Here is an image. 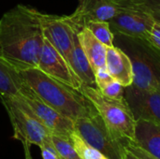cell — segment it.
Masks as SVG:
<instances>
[{"mask_svg":"<svg viewBox=\"0 0 160 159\" xmlns=\"http://www.w3.org/2000/svg\"><path fill=\"white\" fill-rule=\"evenodd\" d=\"M44 40L38 10L17 5L0 19V57L16 70L38 67Z\"/></svg>","mask_w":160,"mask_h":159,"instance_id":"cell-1","label":"cell"},{"mask_svg":"<svg viewBox=\"0 0 160 159\" xmlns=\"http://www.w3.org/2000/svg\"><path fill=\"white\" fill-rule=\"evenodd\" d=\"M18 72L22 81L43 102L73 122L98 112L80 91L52 78L40 69L36 67Z\"/></svg>","mask_w":160,"mask_h":159,"instance_id":"cell-2","label":"cell"},{"mask_svg":"<svg viewBox=\"0 0 160 159\" xmlns=\"http://www.w3.org/2000/svg\"><path fill=\"white\" fill-rule=\"evenodd\" d=\"M80 92L94 105L109 130L115 136L133 141L135 118L126 101L105 97L97 87L82 84Z\"/></svg>","mask_w":160,"mask_h":159,"instance_id":"cell-3","label":"cell"},{"mask_svg":"<svg viewBox=\"0 0 160 159\" xmlns=\"http://www.w3.org/2000/svg\"><path fill=\"white\" fill-rule=\"evenodd\" d=\"M0 98L8 115L15 140L39 147L51 139L52 133L37 119L19 97L0 95Z\"/></svg>","mask_w":160,"mask_h":159,"instance_id":"cell-4","label":"cell"},{"mask_svg":"<svg viewBox=\"0 0 160 159\" xmlns=\"http://www.w3.org/2000/svg\"><path fill=\"white\" fill-rule=\"evenodd\" d=\"M74 130L84 142L98 149L107 158L124 159L127 145L130 141L112 134L98 112L75 120Z\"/></svg>","mask_w":160,"mask_h":159,"instance_id":"cell-5","label":"cell"},{"mask_svg":"<svg viewBox=\"0 0 160 159\" xmlns=\"http://www.w3.org/2000/svg\"><path fill=\"white\" fill-rule=\"evenodd\" d=\"M18 97L52 135L70 137L71 133L74 132V122L43 102L24 82Z\"/></svg>","mask_w":160,"mask_h":159,"instance_id":"cell-6","label":"cell"},{"mask_svg":"<svg viewBox=\"0 0 160 159\" xmlns=\"http://www.w3.org/2000/svg\"><path fill=\"white\" fill-rule=\"evenodd\" d=\"M44 37L68 62L78 31L68 16H57L38 11Z\"/></svg>","mask_w":160,"mask_h":159,"instance_id":"cell-7","label":"cell"},{"mask_svg":"<svg viewBox=\"0 0 160 159\" xmlns=\"http://www.w3.org/2000/svg\"><path fill=\"white\" fill-rule=\"evenodd\" d=\"M37 68L75 90H81L82 82L66 58L45 37Z\"/></svg>","mask_w":160,"mask_h":159,"instance_id":"cell-8","label":"cell"},{"mask_svg":"<svg viewBox=\"0 0 160 159\" xmlns=\"http://www.w3.org/2000/svg\"><path fill=\"white\" fill-rule=\"evenodd\" d=\"M121 7V10L109 21L111 29L121 36L150 41V33L156 22L154 19L139 9Z\"/></svg>","mask_w":160,"mask_h":159,"instance_id":"cell-9","label":"cell"},{"mask_svg":"<svg viewBox=\"0 0 160 159\" xmlns=\"http://www.w3.org/2000/svg\"><path fill=\"white\" fill-rule=\"evenodd\" d=\"M76 10L68 15L75 29L79 32L89 21L112 20L122 8L117 0H78Z\"/></svg>","mask_w":160,"mask_h":159,"instance_id":"cell-10","label":"cell"},{"mask_svg":"<svg viewBox=\"0 0 160 159\" xmlns=\"http://www.w3.org/2000/svg\"><path fill=\"white\" fill-rule=\"evenodd\" d=\"M125 98L135 120L146 119L160 125V93L144 91L133 84L125 87Z\"/></svg>","mask_w":160,"mask_h":159,"instance_id":"cell-11","label":"cell"},{"mask_svg":"<svg viewBox=\"0 0 160 159\" xmlns=\"http://www.w3.org/2000/svg\"><path fill=\"white\" fill-rule=\"evenodd\" d=\"M106 68L124 87L133 83V65L128 54L119 47H107Z\"/></svg>","mask_w":160,"mask_h":159,"instance_id":"cell-12","label":"cell"},{"mask_svg":"<svg viewBox=\"0 0 160 159\" xmlns=\"http://www.w3.org/2000/svg\"><path fill=\"white\" fill-rule=\"evenodd\" d=\"M132 142L153 157L160 159V125L146 119H137Z\"/></svg>","mask_w":160,"mask_h":159,"instance_id":"cell-13","label":"cell"},{"mask_svg":"<svg viewBox=\"0 0 160 159\" xmlns=\"http://www.w3.org/2000/svg\"><path fill=\"white\" fill-rule=\"evenodd\" d=\"M78 38L94 72L106 68L107 46L100 42L86 27L78 32Z\"/></svg>","mask_w":160,"mask_h":159,"instance_id":"cell-14","label":"cell"},{"mask_svg":"<svg viewBox=\"0 0 160 159\" xmlns=\"http://www.w3.org/2000/svg\"><path fill=\"white\" fill-rule=\"evenodd\" d=\"M68 63L72 67L73 71L76 73V75L82 82V84L97 87L96 80H95V72L80 44L78 38V33L74 37V44Z\"/></svg>","mask_w":160,"mask_h":159,"instance_id":"cell-15","label":"cell"},{"mask_svg":"<svg viewBox=\"0 0 160 159\" xmlns=\"http://www.w3.org/2000/svg\"><path fill=\"white\" fill-rule=\"evenodd\" d=\"M18 70L9 66L0 57V95L8 97H18L22 86Z\"/></svg>","mask_w":160,"mask_h":159,"instance_id":"cell-16","label":"cell"},{"mask_svg":"<svg viewBox=\"0 0 160 159\" xmlns=\"http://www.w3.org/2000/svg\"><path fill=\"white\" fill-rule=\"evenodd\" d=\"M95 80L97 88L107 97L124 100L125 87L115 79H113L107 68H101L95 72Z\"/></svg>","mask_w":160,"mask_h":159,"instance_id":"cell-17","label":"cell"},{"mask_svg":"<svg viewBox=\"0 0 160 159\" xmlns=\"http://www.w3.org/2000/svg\"><path fill=\"white\" fill-rule=\"evenodd\" d=\"M123 7H129L143 11L156 22L160 23V2L159 0H117Z\"/></svg>","mask_w":160,"mask_h":159,"instance_id":"cell-18","label":"cell"},{"mask_svg":"<svg viewBox=\"0 0 160 159\" xmlns=\"http://www.w3.org/2000/svg\"><path fill=\"white\" fill-rule=\"evenodd\" d=\"M84 27L89 29L91 33L107 47L114 46V36L112 32L109 22L106 21H89Z\"/></svg>","mask_w":160,"mask_h":159,"instance_id":"cell-19","label":"cell"},{"mask_svg":"<svg viewBox=\"0 0 160 159\" xmlns=\"http://www.w3.org/2000/svg\"><path fill=\"white\" fill-rule=\"evenodd\" d=\"M70 141L81 159H109L95 147L88 144L74 130L70 135Z\"/></svg>","mask_w":160,"mask_h":159,"instance_id":"cell-20","label":"cell"},{"mask_svg":"<svg viewBox=\"0 0 160 159\" xmlns=\"http://www.w3.org/2000/svg\"><path fill=\"white\" fill-rule=\"evenodd\" d=\"M51 140L57 152L59 159H81L69 137L52 134Z\"/></svg>","mask_w":160,"mask_h":159,"instance_id":"cell-21","label":"cell"},{"mask_svg":"<svg viewBox=\"0 0 160 159\" xmlns=\"http://www.w3.org/2000/svg\"><path fill=\"white\" fill-rule=\"evenodd\" d=\"M42 159H59L57 155V152L52 142V140L50 139L47 142L39 146Z\"/></svg>","mask_w":160,"mask_h":159,"instance_id":"cell-22","label":"cell"},{"mask_svg":"<svg viewBox=\"0 0 160 159\" xmlns=\"http://www.w3.org/2000/svg\"><path fill=\"white\" fill-rule=\"evenodd\" d=\"M127 150L129 151L130 153H132L133 155H135L136 157H138L140 159H158L153 157L152 155H150L149 153H147L143 149L140 148L132 141H130L128 142V144L127 145Z\"/></svg>","mask_w":160,"mask_h":159,"instance_id":"cell-23","label":"cell"},{"mask_svg":"<svg viewBox=\"0 0 160 159\" xmlns=\"http://www.w3.org/2000/svg\"><path fill=\"white\" fill-rule=\"evenodd\" d=\"M150 43L160 50V23L155 22L150 33Z\"/></svg>","mask_w":160,"mask_h":159,"instance_id":"cell-24","label":"cell"},{"mask_svg":"<svg viewBox=\"0 0 160 159\" xmlns=\"http://www.w3.org/2000/svg\"><path fill=\"white\" fill-rule=\"evenodd\" d=\"M22 147H23V155H24V159H33L32 155H31V149L30 145L28 142H22Z\"/></svg>","mask_w":160,"mask_h":159,"instance_id":"cell-25","label":"cell"},{"mask_svg":"<svg viewBox=\"0 0 160 159\" xmlns=\"http://www.w3.org/2000/svg\"><path fill=\"white\" fill-rule=\"evenodd\" d=\"M124 159H140L138 157H136L135 155H133L132 153H130L129 151H126V154H125V157Z\"/></svg>","mask_w":160,"mask_h":159,"instance_id":"cell-26","label":"cell"},{"mask_svg":"<svg viewBox=\"0 0 160 159\" xmlns=\"http://www.w3.org/2000/svg\"><path fill=\"white\" fill-rule=\"evenodd\" d=\"M159 2H160V0H159Z\"/></svg>","mask_w":160,"mask_h":159,"instance_id":"cell-27","label":"cell"}]
</instances>
